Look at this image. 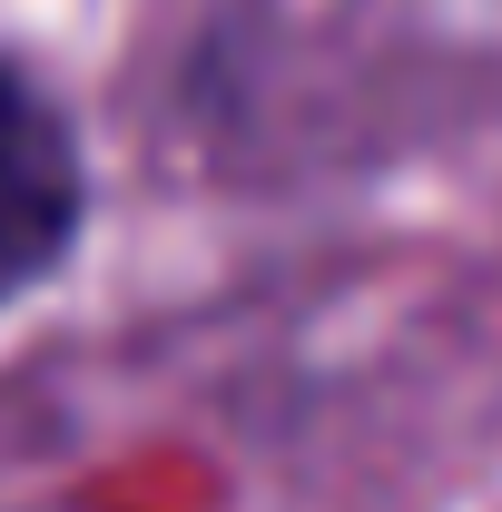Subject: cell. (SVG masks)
Instances as JSON below:
<instances>
[{"label":"cell","mask_w":502,"mask_h":512,"mask_svg":"<svg viewBox=\"0 0 502 512\" xmlns=\"http://www.w3.org/2000/svg\"><path fill=\"white\" fill-rule=\"evenodd\" d=\"M79 237V148H69V119L20 79L0 69V306L50 276Z\"/></svg>","instance_id":"6da1fadb"}]
</instances>
